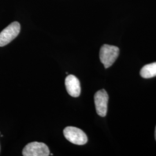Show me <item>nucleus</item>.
<instances>
[{
  "mask_svg": "<svg viewBox=\"0 0 156 156\" xmlns=\"http://www.w3.org/2000/svg\"><path fill=\"white\" fill-rule=\"evenodd\" d=\"M119 55V49L117 46L104 45L101 48L100 58L105 68L111 67L116 60Z\"/></svg>",
  "mask_w": 156,
  "mask_h": 156,
  "instance_id": "1",
  "label": "nucleus"
},
{
  "mask_svg": "<svg viewBox=\"0 0 156 156\" xmlns=\"http://www.w3.org/2000/svg\"><path fill=\"white\" fill-rule=\"evenodd\" d=\"M65 138L73 144L85 145L88 140L86 134L83 131L75 127H67L63 131Z\"/></svg>",
  "mask_w": 156,
  "mask_h": 156,
  "instance_id": "2",
  "label": "nucleus"
},
{
  "mask_svg": "<svg viewBox=\"0 0 156 156\" xmlns=\"http://www.w3.org/2000/svg\"><path fill=\"white\" fill-rule=\"evenodd\" d=\"M20 31V24L17 22L11 23L0 33V47L9 44L16 38Z\"/></svg>",
  "mask_w": 156,
  "mask_h": 156,
  "instance_id": "3",
  "label": "nucleus"
},
{
  "mask_svg": "<svg viewBox=\"0 0 156 156\" xmlns=\"http://www.w3.org/2000/svg\"><path fill=\"white\" fill-rule=\"evenodd\" d=\"M22 154L24 156H48L50 155V151L45 144L33 142L24 147Z\"/></svg>",
  "mask_w": 156,
  "mask_h": 156,
  "instance_id": "4",
  "label": "nucleus"
},
{
  "mask_svg": "<svg viewBox=\"0 0 156 156\" xmlns=\"http://www.w3.org/2000/svg\"><path fill=\"white\" fill-rule=\"evenodd\" d=\"M108 100V94L104 89L100 90L95 94V109L97 114L101 117H105L106 115Z\"/></svg>",
  "mask_w": 156,
  "mask_h": 156,
  "instance_id": "5",
  "label": "nucleus"
},
{
  "mask_svg": "<svg viewBox=\"0 0 156 156\" xmlns=\"http://www.w3.org/2000/svg\"><path fill=\"white\" fill-rule=\"evenodd\" d=\"M66 90L69 94L73 97H78L81 92L80 83L78 78L73 75H68L65 80Z\"/></svg>",
  "mask_w": 156,
  "mask_h": 156,
  "instance_id": "6",
  "label": "nucleus"
},
{
  "mask_svg": "<svg viewBox=\"0 0 156 156\" xmlns=\"http://www.w3.org/2000/svg\"><path fill=\"white\" fill-rule=\"evenodd\" d=\"M140 75L142 78L145 79L156 76V62L145 66L141 69Z\"/></svg>",
  "mask_w": 156,
  "mask_h": 156,
  "instance_id": "7",
  "label": "nucleus"
},
{
  "mask_svg": "<svg viewBox=\"0 0 156 156\" xmlns=\"http://www.w3.org/2000/svg\"><path fill=\"white\" fill-rule=\"evenodd\" d=\"M155 138L156 140V130H155Z\"/></svg>",
  "mask_w": 156,
  "mask_h": 156,
  "instance_id": "8",
  "label": "nucleus"
}]
</instances>
